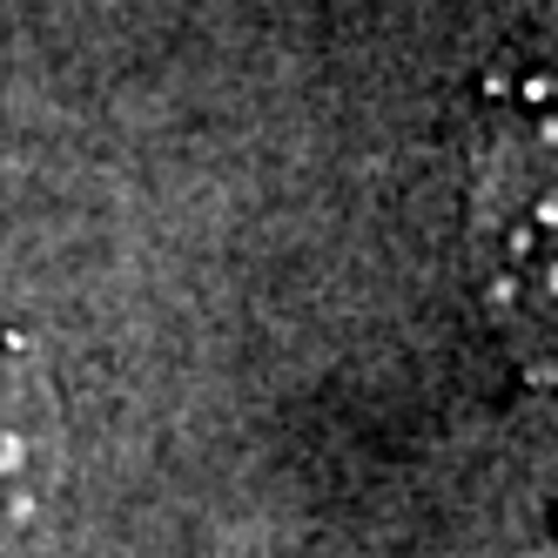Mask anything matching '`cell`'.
Returning <instances> with one entry per match:
<instances>
[{"instance_id":"3","label":"cell","mask_w":558,"mask_h":558,"mask_svg":"<svg viewBox=\"0 0 558 558\" xmlns=\"http://www.w3.org/2000/svg\"><path fill=\"white\" fill-rule=\"evenodd\" d=\"M0 8H8V0H0Z\"/></svg>"},{"instance_id":"1","label":"cell","mask_w":558,"mask_h":558,"mask_svg":"<svg viewBox=\"0 0 558 558\" xmlns=\"http://www.w3.org/2000/svg\"><path fill=\"white\" fill-rule=\"evenodd\" d=\"M471 290L532 384L558 390V108H518L471 155Z\"/></svg>"},{"instance_id":"2","label":"cell","mask_w":558,"mask_h":558,"mask_svg":"<svg viewBox=\"0 0 558 558\" xmlns=\"http://www.w3.org/2000/svg\"><path fill=\"white\" fill-rule=\"evenodd\" d=\"M54 471H61V430L41 350L27 343L14 316H0V525H34Z\"/></svg>"}]
</instances>
